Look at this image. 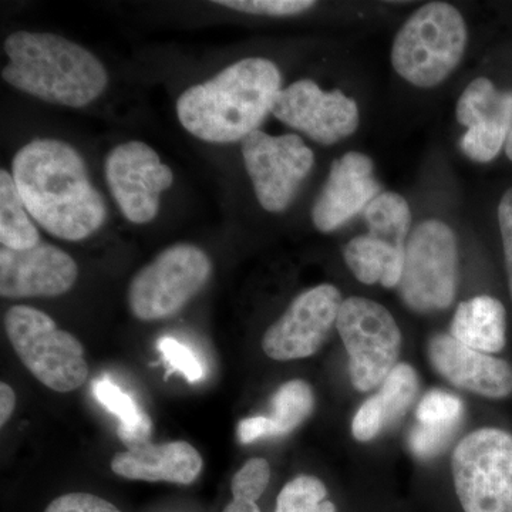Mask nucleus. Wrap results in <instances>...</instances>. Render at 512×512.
Listing matches in <instances>:
<instances>
[{"label": "nucleus", "mask_w": 512, "mask_h": 512, "mask_svg": "<svg viewBox=\"0 0 512 512\" xmlns=\"http://www.w3.org/2000/svg\"><path fill=\"white\" fill-rule=\"evenodd\" d=\"M12 168L26 210L49 234L82 241L106 221V202L70 144L52 138L30 141L15 154Z\"/></svg>", "instance_id": "1"}, {"label": "nucleus", "mask_w": 512, "mask_h": 512, "mask_svg": "<svg viewBox=\"0 0 512 512\" xmlns=\"http://www.w3.org/2000/svg\"><path fill=\"white\" fill-rule=\"evenodd\" d=\"M281 86V72L271 60H239L208 82L185 90L177 101L178 120L188 133L208 143L244 141L272 113Z\"/></svg>", "instance_id": "2"}, {"label": "nucleus", "mask_w": 512, "mask_h": 512, "mask_svg": "<svg viewBox=\"0 0 512 512\" xmlns=\"http://www.w3.org/2000/svg\"><path fill=\"white\" fill-rule=\"evenodd\" d=\"M5 52L9 64L3 67V80L49 103L79 109L109 84L100 60L66 37L19 30L6 39Z\"/></svg>", "instance_id": "3"}, {"label": "nucleus", "mask_w": 512, "mask_h": 512, "mask_svg": "<svg viewBox=\"0 0 512 512\" xmlns=\"http://www.w3.org/2000/svg\"><path fill=\"white\" fill-rule=\"evenodd\" d=\"M467 39L466 20L453 5L427 3L394 37L393 69L421 89L439 86L463 59Z\"/></svg>", "instance_id": "4"}, {"label": "nucleus", "mask_w": 512, "mask_h": 512, "mask_svg": "<svg viewBox=\"0 0 512 512\" xmlns=\"http://www.w3.org/2000/svg\"><path fill=\"white\" fill-rule=\"evenodd\" d=\"M5 330L23 365L49 389L69 393L86 382L89 366L82 343L57 328L45 312L32 306H12L5 315Z\"/></svg>", "instance_id": "5"}, {"label": "nucleus", "mask_w": 512, "mask_h": 512, "mask_svg": "<svg viewBox=\"0 0 512 512\" xmlns=\"http://www.w3.org/2000/svg\"><path fill=\"white\" fill-rule=\"evenodd\" d=\"M458 248L453 229L437 220L421 222L410 234L399 295L417 313L444 311L456 298Z\"/></svg>", "instance_id": "6"}, {"label": "nucleus", "mask_w": 512, "mask_h": 512, "mask_svg": "<svg viewBox=\"0 0 512 512\" xmlns=\"http://www.w3.org/2000/svg\"><path fill=\"white\" fill-rule=\"evenodd\" d=\"M211 274L210 258L195 245L164 249L131 279L130 311L144 322L173 318L202 291Z\"/></svg>", "instance_id": "7"}, {"label": "nucleus", "mask_w": 512, "mask_h": 512, "mask_svg": "<svg viewBox=\"0 0 512 512\" xmlns=\"http://www.w3.org/2000/svg\"><path fill=\"white\" fill-rule=\"evenodd\" d=\"M453 480L464 512H512V436L501 429L473 431L457 444Z\"/></svg>", "instance_id": "8"}, {"label": "nucleus", "mask_w": 512, "mask_h": 512, "mask_svg": "<svg viewBox=\"0 0 512 512\" xmlns=\"http://www.w3.org/2000/svg\"><path fill=\"white\" fill-rule=\"evenodd\" d=\"M336 328L349 356V373L359 392H370L397 366L402 332L392 313L367 298L346 299Z\"/></svg>", "instance_id": "9"}, {"label": "nucleus", "mask_w": 512, "mask_h": 512, "mask_svg": "<svg viewBox=\"0 0 512 512\" xmlns=\"http://www.w3.org/2000/svg\"><path fill=\"white\" fill-rule=\"evenodd\" d=\"M242 157L256 200L268 212H284L309 173L315 156L296 134L274 137L256 130L242 141Z\"/></svg>", "instance_id": "10"}, {"label": "nucleus", "mask_w": 512, "mask_h": 512, "mask_svg": "<svg viewBox=\"0 0 512 512\" xmlns=\"http://www.w3.org/2000/svg\"><path fill=\"white\" fill-rule=\"evenodd\" d=\"M342 293L323 284L302 292L274 325L266 330L262 349L271 359L286 362L319 352L338 322Z\"/></svg>", "instance_id": "11"}, {"label": "nucleus", "mask_w": 512, "mask_h": 512, "mask_svg": "<svg viewBox=\"0 0 512 512\" xmlns=\"http://www.w3.org/2000/svg\"><path fill=\"white\" fill-rule=\"evenodd\" d=\"M106 180L124 217L147 224L156 218L161 194L173 185L174 174L146 143L127 141L107 156Z\"/></svg>", "instance_id": "12"}, {"label": "nucleus", "mask_w": 512, "mask_h": 512, "mask_svg": "<svg viewBox=\"0 0 512 512\" xmlns=\"http://www.w3.org/2000/svg\"><path fill=\"white\" fill-rule=\"evenodd\" d=\"M272 114L323 146H332L352 136L360 121L355 100L340 90L323 92L319 84L308 79L282 89Z\"/></svg>", "instance_id": "13"}, {"label": "nucleus", "mask_w": 512, "mask_h": 512, "mask_svg": "<svg viewBox=\"0 0 512 512\" xmlns=\"http://www.w3.org/2000/svg\"><path fill=\"white\" fill-rule=\"evenodd\" d=\"M76 261L55 245L23 251L0 248V295L8 299L53 298L76 284Z\"/></svg>", "instance_id": "14"}, {"label": "nucleus", "mask_w": 512, "mask_h": 512, "mask_svg": "<svg viewBox=\"0 0 512 512\" xmlns=\"http://www.w3.org/2000/svg\"><path fill=\"white\" fill-rule=\"evenodd\" d=\"M457 120L467 128L460 146L470 160L490 163L505 147L512 124V92L487 77L468 84L457 103Z\"/></svg>", "instance_id": "15"}, {"label": "nucleus", "mask_w": 512, "mask_h": 512, "mask_svg": "<svg viewBox=\"0 0 512 512\" xmlns=\"http://www.w3.org/2000/svg\"><path fill=\"white\" fill-rule=\"evenodd\" d=\"M382 187L375 177V165L366 154L346 153L333 161L328 180L312 208L313 225L320 232L336 231L365 211Z\"/></svg>", "instance_id": "16"}, {"label": "nucleus", "mask_w": 512, "mask_h": 512, "mask_svg": "<svg viewBox=\"0 0 512 512\" xmlns=\"http://www.w3.org/2000/svg\"><path fill=\"white\" fill-rule=\"evenodd\" d=\"M429 359L441 377L467 392L505 399L512 394V366L458 342L451 335H436L429 342Z\"/></svg>", "instance_id": "17"}, {"label": "nucleus", "mask_w": 512, "mask_h": 512, "mask_svg": "<svg viewBox=\"0 0 512 512\" xmlns=\"http://www.w3.org/2000/svg\"><path fill=\"white\" fill-rule=\"evenodd\" d=\"M127 451L111 460V471L119 477L148 483L190 485L202 470V457L187 441L154 444L150 439L126 441Z\"/></svg>", "instance_id": "18"}, {"label": "nucleus", "mask_w": 512, "mask_h": 512, "mask_svg": "<svg viewBox=\"0 0 512 512\" xmlns=\"http://www.w3.org/2000/svg\"><path fill=\"white\" fill-rule=\"evenodd\" d=\"M450 335L478 352L498 353L507 343V312L493 296L481 295L458 305Z\"/></svg>", "instance_id": "19"}, {"label": "nucleus", "mask_w": 512, "mask_h": 512, "mask_svg": "<svg viewBox=\"0 0 512 512\" xmlns=\"http://www.w3.org/2000/svg\"><path fill=\"white\" fill-rule=\"evenodd\" d=\"M406 249L396 248L370 234L353 238L345 247L346 265L365 285L397 288L402 279Z\"/></svg>", "instance_id": "20"}, {"label": "nucleus", "mask_w": 512, "mask_h": 512, "mask_svg": "<svg viewBox=\"0 0 512 512\" xmlns=\"http://www.w3.org/2000/svg\"><path fill=\"white\" fill-rule=\"evenodd\" d=\"M0 244L23 251L40 244L39 231L23 204L13 175L0 171Z\"/></svg>", "instance_id": "21"}, {"label": "nucleus", "mask_w": 512, "mask_h": 512, "mask_svg": "<svg viewBox=\"0 0 512 512\" xmlns=\"http://www.w3.org/2000/svg\"><path fill=\"white\" fill-rule=\"evenodd\" d=\"M365 221L367 234L382 239L396 248L406 249L412 227L409 202L396 192H382L367 205Z\"/></svg>", "instance_id": "22"}, {"label": "nucleus", "mask_w": 512, "mask_h": 512, "mask_svg": "<svg viewBox=\"0 0 512 512\" xmlns=\"http://www.w3.org/2000/svg\"><path fill=\"white\" fill-rule=\"evenodd\" d=\"M94 396L110 413L120 420L119 437L123 443L130 440L150 439L151 421L138 409L133 397L110 380L94 383Z\"/></svg>", "instance_id": "23"}, {"label": "nucleus", "mask_w": 512, "mask_h": 512, "mask_svg": "<svg viewBox=\"0 0 512 512\" xmlns=\"http://www.w3.org/2000/svg\"><path fill=\"white\" fill-rule=\"evenodd\" d=\"M272 414L275 436H285L311 416L315 409L312 387L303 380H291L279 387L272 397Z\"/></svg>", "instance_id": "24"}, {"label": "nucleus", "mask_w": 512, "mask_h": 512, "mask_svg": "<svg viewBox=\"0 0 512 512\" xmlns=\"http://www.w3.org/2000/svg\"><path fill=\"white\" fill-rule=\"evenodd\" d=\"M380 386L382 387L376 396L382 403L387 426L402 419L416 400L419 392V377L412 366L407 363H397Z\"/></svg>", "instance_id": "25"}, {"label": "nucleus", "mask_w": 512, "mask_h": 512, "mask_svg": "<svg viewBox=\"0 0 512 512\" xmlns=\"http://www.w3.org/2000/svg\"><path fill=\"white\" fill-rule=\"evenodd\" d=\"M326 498L328 490L319 478L299 476L282 488L275 512H336L335 504Z\"/></svg>", "instance_id": "26"}, {"label": "nucleus", "mask_w": 512, "mask_h": 512, "mask_svg": "<svg viewBox=\"0 0 512 512\" xmlns=\"http://www.w3.org/2000/svg\"><path fill=\"white\" fill-rule=\"evenodd\" d=\"M464 416V404L456 394L444 390H430L421 399L416 410L419 424L434 427H460Z\"/></svg>", "instance_id": "27"}, {"label": "nucleus", "mask_w": 512, "mask_h": 512, "mask_svg": "<svg viewBox=\"0 0 512 512\" xmlns=\"http://www.w3.org/2000/svg\"><path fill=\"white\" fill-rule=\"evenodd\" d=\"M271 480V467L265 458H251L232 478V495L237 500L256 503Z\"/></svg>", "instance_id": "28"}, {"label": "nucleus", "mask_w": 512, "mask_h": 512, "mask_svg": "<svg viewBox=\"0 0 512 512\" xmlns=\"http://www.w3.org/2000/svg\"><path fill=\"white\" fill-rule=\"evenodd\" d=\"M458 427H434L417 424L409 434V447L420 460L440 456L453 441Z\"/></svg>", "instance_id": "29"}, {"label": "nucleus", "mask_w": 512, "mask_h": 512, "mask_svg": "<svg viewBox=\"0 0 512 512\" xmlns=\"http://www.w3.org/2000/svg\"><path fill=\"white\" fill-rule=\"evenodd\" d=\"M215 3L238 12L276 16V18L301 15L316 6L312 0H218Z\"/></svg>", "instance_id": "30"}, {"label": "nucleus", "mask_w": 512, "mask_h": 512, "mask_svg": "<svg viewBox=\"0 0 512 512\" xmlns=\"http://www.w3.org/2000/svg\"><path fill=\"white\" fill-rule=\"evenodd\" d=\"M158 350L163 353L168 365L178 370L188 382H198L204 376L200 360L178 340L163 338L158 342Z\"/></svg>", "instance_id": "31"}, {"label": "nucleus", "mask_w": 512, "mask_h": 512, "mask_svg": "<svg viewBox=\"0 0 512 512\" xmlns=\"http://www.w3.org/2000/svg\"><path fill=\"white\" fill-rule=\"evenodd\" d=\"M386 426L384 421V412L379 397H369L362 406L359 407L352 423L353 437L360 443L375 439L380 430Z\"/></svg>", "instance_id": "32"}, {"label": "nucleus", "mask_w": 512, "mask_h": 512, "mask_svg": "<svg viewBox=\"0 0 512 512\" xmlns=\"http://www.w3.org/2000/svg\"><path fill=\"white\" fill-rule=\"evenodd\" d=\"M45 512H121L104 498L87 493H72L56 498Z\"/></svg>", "instance_id": "33"}, {"label": "nucleus", "mask_w": 512, "mask_h": 512, "mask_svg": "<svg viewBox=\"0 0 512 512\" xmlns=\"http://www.w3.org/2000/svg\"><path fill=\"white\" fill-rule=\"evenodd\" d=\"M498 224L503 238L505 268H507L508 286L512 298V188L505 191L498 205Z\"/></svg>", "instance_id": "34"}, {"label": "nucleus", "mask_w": 512, "mask_h": 512, "mask_svg": "<svg viewBox=\"0 0 512 512\" xmlns=\"http://www.w3.org/2000/svg\"><path fill=\"white\" fill-rule=\"evenodd\" d=\"M237 434L242 444H251L264 437H275L274 423L266 416L249 417L238 424Z\"/></svg>", "instance_id": "35"}, {"label": "nucleus", "mask_w": 512, "mask_h": 512, "mask_svg": "<svg viewBox=\"0 0 512 512\" xmlns=\"http://www.w3.org/2000/svg\"><path fill=\"white\" fill-rule=\"evenodd\" d=\"M16 409V393L8 383L0 384V424L5 426Z\"/></svg>", "instance_id": "36"}, {"label": "nucleus", "mask_w": 512, "mask_h": 512, "mask_svg": "<svg viewBox=\"0 0 512 512\" xmlns=\"http://www.w3.org/2000/svg\"><path fill=\"white\" fill-rule=\"evenodd\" d=\"M222 512H261V510H259L258 504L252 503V501L232 498L231 503H229Z\"/></svg>", "instance_id": "37"}, {"label": "nucleus", "mask_w": 512, "mask_h": 512, "mask_svg": "<svg viewBox=\"0 0 512 512\" xmlns=\"http://www.w3.org/2000/svg\"><path fill=\"white\" fill-rule=\"evenodd\" d=\"M505 154L512 161V124L510 128V133H508L507 141H505Z\"/></svg>", "instance_id": "38"}]
</instances>
